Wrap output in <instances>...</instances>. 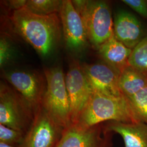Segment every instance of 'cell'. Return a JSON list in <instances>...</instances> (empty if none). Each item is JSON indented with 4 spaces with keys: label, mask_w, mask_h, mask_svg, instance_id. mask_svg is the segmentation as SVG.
<instances>
[{
    "label": "cell",
    "mask_w": 147,
    "mask_h": 147,
    "mask_svg": "<svg viewBox=\"0 0 147 147\" xmlns=\"http://www.w3.org/2000/svg\"><path fill=\"white\" fill-rule=\"evenodd\" d=\"M10 21L16 33L42 57L53 53L61 38L58 14L40 16L24 7L13 11Z\"/></svg>",
    "instance_id": "6da1fadb"
},
{
    "label": "cell",
    "mask_w": 147,
    "mask_h": 147,
    "mask_svg": "<svg viewBox=\"0 0 147 147\" xmlns=\"http://www.w3.org/2000/svg\"><path fill=\"white\" fill-rule=\"evenodd\" d=\"M108 121L127 123L142 121L124 95L114 96L93 93L76 124L92 127Z\"/></svg>",
    "instance_id": "7a4b0ae2"
},
{
    "label": "cell",
    "mask_w": 147,
    "mask_h": 147,
    "mask_svg": "<svg viewBox=\"0 0 147 147\" xmlns=\"http://www.w3.org/2000/svg\"><path fill=\"white\" fill-rule=\"evenodd\" d=\"M72 3L82 18L88 41L98 49L114 34L110 6L103 1L75 0Z\"/></svg>",
    "instance_id": "3957f363"
},
{
    "label": "cell",
    "mask_w": 147,
    "mask_h": 147,
    "mask_svg": "<svg viewBox=\"0 0 147 147\" xmlns=\"http://www.w3.org/2000/svg\"><path fill=\"white\" fill-rule=\"evenodd\" d=\"M47 87L42 100V107L61 126L70 124V102L65 84V76L59 67L44 71Z\"/></svg>",
    "instance_id": "277c9868"
},
{
    "label": "cell",
    "mask_w": 147,
    "mask_h": 147,
    "mask_svg": "<svg viewBox=\"0 0 147 147\" xmlns=\"http://www.w3.org/2000/svg\"><path fill=\"white\" fill-rule=\"evenodd\" d=\"M65 80L70 102L71 124H76L93 92L82 65L78 61L71 63Z\"/></svg>",
    "instance_id": "5b68a950"
},
{
    "label": "cell",
    "mask_w": 147,
    "mask_h": 147,
    "mask_svg": "<svg viewBox=\"0 0 147 147\" xmlns=\"http://www.w3.org/2000/svg\"><path fill=\"white\" fill-rule=\"evenodd\" d=\"M4 77L31 107L42 104L47 87L45 75L32 71L16 70L5 72Z\"/></svg>",
    "instance_id": "8992f818"
},
{
    "label": "cell",
    "mask_w": 147,
    "mask_h": 147,
    "mask_svg": "<svg viewBox=\"0 0 147 147\" xmlns=\"http://www.w3.org/2000/svg\"><path fill=\"white\" fill-rule=\"evenodd\" d=\"M26 107H31L16 89L1 82V124L21 131L26 118Z\"/></svg>",
    "instance_id": "52a82bcc"
},
{
    "label": "cell",
    "mask_w": 147,
    "mask_h": 147,
    "mask_svg": "<svg viewBox=\"0 0 147 147\" xmlns=\"http://www.w3.org/2000/svg\"><path fill=\"white\" fill-rule=\"evenodd\" d=\"M59 16L67 47L73 51H81L89 41L84 23L72 1L63 0Z\"/></svg>",
    "instance_id": "ba28073f"
},
{
    "label": "cell",
    "mask_w": 147,
    "mask_h": 147,
    "mask_svg": "<svg viewBox=\"0 0 147 147\" xmlns=\"http://www.w3.org/2000/svg\"><path fill=\"white\" fill-rule=\"evenodd\" d=\"M85 76L93 93L123 95L119 87L120 73L107 64H83Z\"/></svg>",
    "instance_id": "9c48e42d"
},
{
    "label": "cell",
    "mask_w": 147,
    "mask_h": 147,
    "mask_svg": "<svg viewBox=\"0 0 147 147\" xmlns=\"http://www.w3.org/2000/svg\"><path fill=\"white\" fill-rule=\"evenodd\" d=\"M60 126L43 107L38 109L22 147H53Z\"/></svg>",
    "instance_id": "30bf717a"
},
{
    "label": "cell",
    "mask_w": 147,
    "mask_h": 147,
    "mask_svg": "<svg viewBox=\"0 0 147 147\" xmlns=\"http://www.w3.org/2000/svg\"><path fill=\"white\" fill-rule=\"evenodd\" d=\"M113 32L118 40L132 50L144 38L141 22L126 11H119L116 14Z\"/></svg>",
    "instance_id": "8fae6325"
},
{
    "label": "cell",
    "mask_w": 147,
    "mask_h": 147,
    "mask_svg": "<svg viewBox=\"0 0 147 147\" xmlns=\"http://www.w3.org/2000/svg\"><path fill=\"white\" fill-rule=\"evenodd\" d=\"M94 127L71 124L64 131L56 147H100L99 133Z\"/></svg>",
    "instance_id": "7c38bea8"
},
{
    "label": "cell",
    "mask_w": 147,
    "mask_h": 147,
    "mask_svg": "<svg viewBox=\"0 0 147 147\" xmlns=\"http://www.w3.org/2000/svg\"><path fill=\"white\" fill-rule=\"evenodd\" d=\"M106 129L120 135L125 147H147V123L145 122L111 121Z\"/></svg>",
    "instance_id": "4fadbf2b"
},
{
    "label": "cell",
    "mask_w": 147,
    "mask_h": 147,
    "mask_svg": "<svg viewBox=\"0 0 147 147\" xmlns=\"http://www.w3.org/2000/svg\"><path fill=\"white\" fill-rule=\"evenodd\" d=\"M101 58L107 64L120 73L129 66L128 61L132 49L116 39L114 34L98 49Z\"/></svg>",
    "instance_id": "5bb4252c"
},
{
    "label": "cell",
    "mask_w": 147,
    "mask_h": 147,
    "mask_svg": "<svg viewBox=\"0 0 147 147\" xmlns=\"http://www.w3.org/2000/svg\"><path fill=\"white\" fill-rule=\"evenodd\" d=\"M119 87L122 94L130 98L147 87V75L127 66L119 74Z\"/></svg>",
    "instance_id": "9a60e30c"
},
{
    "label": "cell",
    "mask_w": 147,
    "mask_h": 147,
    "mask_svg": "<svg viewBox=\"0 0 147 147\" xmlns=\"http://www.w3.org/2000/svg\"><path fill=\"white\" fill-rule=\"evenodd\" d=\"M62 1L60 0H27L25 7L34 14L48 16L59 13Z\"/></svg>",
    "instance_id": "2e32d148"
},
{
    "label": "cell",
    "mask_w": 147,
    "mask_h": 147,
    "mask_svg": "<svg viewBox=\"0 0 147 147\" xmlns=\"http://www.w3.org/2000/svg\"><path fill=\"white\" fill-rule=\"evenodd\" d=\"M128 64L147 75V36L132 49Z\"/></svg>",
    "instance_id": "e0dca14e"
},
{
    "label": "cell",
    "mask_w": 147,
    "mask_h": 147,
    "mask_svg": "<svg viewBox=\"0 0 147 147\" xmlns=\"http://www.w3.org/2000/svg\"><path fill=\"white\" fill-rule=\"evenodd\" d=\"M127 99L141 121L147 123V87Z\"/></svg>",
    "instance_id": "ac0fdd59"
},
{
    "label": "cell",
    "mask_w": 147,
    "mask_h": 147,
    "mask_svg": "<svg viewBox=\"0 0 147 147\" xmlns=\"http://www.w3.org/2000/svg\"><path fill=\"white\" fill-rule=\"evenodd\" d=\"M14 55V49L11 40L7 35H1L0 39V67L3 68L9 63Z\"/></svg>",
    "instance_id": "d6986e66"
},
{
    "label": "cell",
    "mask_w": 147,
    "mask_h": 147,
    "mask_svg": "<svg viewBox=\"0 0 147 147\" xmlns=\"http://www.w3.org/2000/svg\"><path fill=\"white\" fill-rule=\"evenodd\" d=\"M21 139V131L0 124V142L11 145L20 142Z\"/></svg>",
    "instance_id": "ffe728a7"
},
{
    "label": "cell",
    "mask_w": 147,
    "mask_h": 147,
    "mask_svg": "<svg viewBox=\"0 0 147 147\" xmlns=\"http://www.w3.org/2000/svg\"><path fill=\"white\" fill-rule=\"evenodd\" d=\"M126 5L130 7L138 14L147 19V1L144 0H123Z\"/></svg>",
    "instance_id": "44dd1931"
},
{
    "label": "cell",
    "mask_w": 147,
    "mask_h": 147,
    "mask_svg": "<svg viewBox=\"0 0 147 147\" xmlns=\"http://www.w3.org/2000/svg\"><path fill=\"white\" fill-rule=\"evenodd\" d=\"M26 1V0H11L5 1V3L9 10L14 11L25 7Z\"/></svg>",
    "instance_id": "7402d4cb"
},
{
    "label": "cell",
    "mask_w": 147,
    "mask_h": 147,
    "mask_svg": "<svg viewBox=\"0 0 147 147\" xmlns=\"http://www.w3.org/2000/svg\"><path fill=\"white\" fill-rule=\"evenodd\" d=\"M0 147H12L11 145L5 144L2 142H0Z\"/></svg>",
    "instance_id": "603a6c76"
}]
</instances>
